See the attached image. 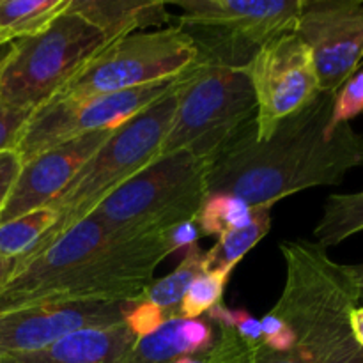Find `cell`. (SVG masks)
Here are the masks:
<instances>
[{
	"instance_id": "4fadbf2b",
	"label": "cell",
	"mask_w": 363,
	"mask_h": 363,
	"mask_svg": "<svg viewBox=\"0 0 363 363\" xmlns=\"http://www.w3.org/2000/svg\"><path fill=\"white\" fill-rule=\"evenodd\" d=\"M110 135L112 130L94 131L53 145L25 162L0 211V225L52 204Z\"/></svg>"
},
{
	"instance_id": "52a82bcc",
	"label": "cell",
	"mask_w": 363,
	"mask_h": 363,
	"mask_svg": "<svg viewBox=\"0 0 363 363\" xmlns=\"http://www.w3.org/2000/svg\"><path fill=\"white\" fill-rule=\"evenodd\" d=\"M303 0H174L176 27L194 41L199 60L245 67L262 46L296 32Z\"/></svg>"
},
{
	"instance_id": "cb8c5ba5",
	"label": "cell",
	"mask_w": 363,
	"mask_h": 363,
	"mask_svg": "<svg viewBox=\"0 0 363 363\" xmlns=\"http://www.w3.org/2000/svg\"><path fill=\"white\" fill-rule=\"evenodd\" d=\"M363 112V71L353 74L342 87L337 91L333 105L332 128L342 123H350Z\"/></svg>"
},
{
	"instance_id": "7a4b0ae2",
	"label": "cell",
	"mask_w": 363,
	"mask_h": 363,
	"mask_svg": "<svg viewBox=\"0 0 363 363\" xmlns=\"http://www.w3.org/2000/svg\"><path fill=\"white\" fill-rule=\"evenodd\" d=\"M280 252L286 284L272 314L289 326L294 346L289 353L264 347L259 363H363L350 323L360 294L346 266L311 241H286Z\"/></svg>"
},
{
	"instance_id": "5bb4252c",
	"label": "cell",
	"mask_w": 363,
	"mask_h": 363,
	"mask_svg": "<svg viewBox=\"0 0 363 363\" xmlns=\"http://www.w3.org/2000/svg\"><path fill=\"white\" fill-rule=\"evenodd\" d=\"M137 342L124 323L74 332L41 351L0 357V363H119Z\"/></svg>"
},
{
	"instance_id": "ac0fdd59",
	"label": "cell",
	"mask_w": 363,
	"mask_h": 363,
	"mask_svg": "<svg viewBox=\"0 0 363 363\" xmlns=\"http://www.w3.org/2000/svg\"><path fill=\"white\" fill-rule=\"evenodd\" d=\"M202 259H204V252L199 248V245L188 248L181 264L170 275L160 280H152L151 286L145 289L142 301H151L156 307L162 308L169 321L179 319V305L188 287L204 272Z\"/></svg>"
},
{
	"instance_id": "7402d4cb",
	"label": "cell",
	"mask_w": 363,
	"mask_h": 363,
	"mask_svg": "<svg viewBox=\"0 0 363 363\" xmlns=\"http://www.w3.org/2000/svg\"><path fill=\"white\" fill-rule=\"evenodd\" d=\"M230 273L202 272L194 280L179 305V319H199L222 303Z\"/></svg>"
},
{
	"instance_id": "d6986e66",
	"label": "cell",
	"mask_w": 363,
	"mask_h": 363,
	"mask_svg": "<svg viewBox=\"0 0 363 363\" xmlns=\"http://www.w3.org/2000/svg\"><path fill=\"white\" fill-rule=\"evenodd\" d=\"M57 215L50 206L0 225V255L20 259L34 248V245L55 225Z\"/></svg>"
},
{
	"instance_id": "2e32d148",
	"label": "cell",
	"mask_w": 363,
	"mask_h": 363,
	"mask_svg": "<svg viewBox=\"0 0 363 363\" xmlns=\"http://www.w3.org/2000/svg\"><path fill=\"white\" fill-rule=\"evenodd\" d=\"M273 206H254L252 220L245 227L222 234L213 248L204 252V272L230 273L234 266L269 233Z\"/></svg>"
},
{
	"instance_id": "484cf974",
	"label": "cell",
	"mask_w": 363,
	"mask_h": 363,
	"mask_svg": "<svg viewBox=\"0 0 363 363\" xmlns=\"http://www.w3.org/2000/svg\"><path fill=\"white\" fill-rule=\"evenodd\" d=\"M32 112L34 110L16 108L0 103V152L16 147L18 138Z\"/></svg>"
},
{
	"instance_id": "44dd1931",
	"label": "cell",
	"mask_w": 363,
	"mask_h": 363,
	"mask_svg": "<svg viewBox=\"0 0 363 363\" xmlns=\"http://www.w3.org/2000/svg\"><path fill=\"white\" fill-rule=\"evenodd\" d=\"M186 357L179 339V319L167 321L152 335L137 339L119 363H174Z\"/></svg>"
},
{
	"instance_id": "5b68a950",
	"label": "cell",
	"mask_w": 363,
	"mask_h": 363,
	"mask_svg": "<svg viewBox=\"0 0 363 363\" xmlns=\"http://www.w3.org/2000/svg\"><path fill=\"white\" fill-rule=\"evenodd\" d=\"M209 167L188 151L158 156L106 197L91 216L113 236L165 230L195 220L208 195Z\"/></svg>"
},
{
	"instance_id": "603a6c76",
	"label": "cell",
	"mask_w": 363,
	"mask_h": 363,
	"mask_svg": "<svg viewBox=\"0 0 363 363\" xmlns=\"http://www.w3.org/2000/svg\"><path fill=\"white\" fill-rule=\"evenodd\" d=\"M266 346L248 342L234 328H220V339L204 354L206 363H259Z\"/></svg>"
},
{
	"instance_id": "e0dca14e",
	"label": "cell",
	"mask_w": 363,
	"mask_h": 363,
	"mask_svg": "<svg viewBox=\"0 0 363 363\" xmlns=\"http://www.w3.org/2000/svg\"><path fill=\"white\" fill-rule=\"evenodd\" d=\"M69 0H0V46L45 30Z\"/></svg>"
},
{
	"instance_id": "ffe728a7",
	"label": "cell",
	"mask_w": 363,
	"mask_h": 363,
	"mask_svg": "<svg viewBox=\"0 0 363 363\" xmlns=\"http://www.w3.org/2000/svg\"><path fill=\"white\" fill-rule=\"evenodd\" d=\"M252 208L243 199L227 194H208L197 213L195 223L201 236H222L245 227L252 220Z\"/></svg>"
},
{
	"instance_id": "6da1fadb",
	"label": "cell",
	"mask_w": 363,
	"mask_h": 363,
	"mask_svg": "<svg viewBox=\"0 0 363 363\" xmlns=\"http://www.w3.org/2000/svg\"><path fill=\"white\" fill-rule=\"evenodd\" d=\"M337 92L321 91L262 140L255 126L223 152L208 174V194H227L254 206L308 188L337 186L363 167V133L350 123L332 128Z\"/></svg>"
},
{
	"instance_id": "8fae6325",
	"label": "cell",
	"mask_w": 363,
	"mask_h": 363,
	"mask_svg": "<svg viewBox=\"0 0 363 363\" xmlns=\"http://www.w3.org/2000/svg\"><path fill=\"white\" fill-rule=\"evenodd\" d=\"M296 34L311 50L321 91L337 92L363 60V2L303 0Z\"/></svg>"
},
{
	"instance_id": "30bf717a",
	"label": "cell",
	"mask_w": 363,
	"mask_h": 363,
	"mask_svg": "<svg viewBox=\"0 0 363 363\" xmlns=\"http://www.w3.org/2000/svg\"><path fill=\"white\" fill-rule=\"evenodd\" d=\"M243 69L257 103V140L268 137L277 124L303 110L321 92L311 50L296 32L262 46Z\"/></svg>"
},
{
	"instance_id": "9a60e30c",
	"label": "cell",
	"mask_w": 363,
	"mask_h": 363,
	"mask_svg": "<svg viewBox=\"0 0 363 363\" xmlns=\"http://www.w3.org/2000/svg\"><path fill=\"white\" fill-rule=\"evenodd\" d=\"M66 11L98 28L106 43L170 21L167 2L162 0H69Z\"/></svg>"
},
{
	"instance_id": "3957f363",
	"label": "cell",
	"mask_w": 363,
	"mask_h": 363,
	"mask_svg": "<svg viewBox=\"0 0 363 363\" xmlns=\"http://www.w3.org/2000/svg\"><path fill=\"white\" fill-rule=\"evenodd\" d=\"M183 82L184 73H181L165 96L112 131L66 190L50 204L57 215L55 225L20 259L38 255L55 243L71 227L91 216L106 197L158 158L167 131L176 116Z\"/></svg>"
},
{
	"instance_id": "f546056e",
	"label": "cell",
	"mask_w": 363,
	"mask_h": 363,
	"mask_svg": "<svg viewBox=\"0 0 363 363\" xmlns=\"http://www.w3.org/2000/svg\"><path fill=\"white\" fill-rule=\"evenodd\" d=\"M351 330H353V335L357 339V342L363 347V307H357L351 312Z\"/></svg>"
},
{
	"instance_id": "f1b7e54d",
	"label": "cell",
	"mask_w": 363,
	"mask_h": 363,
	"mask_svg": "<svg viewBox=\"0 0 363 363\" xmlns=\"http://www.w3.org/2000/svg\"><path fill=\"white\" fill-rule=\"evenodd\" d=\"M199 238H201V233H199V227L195 223V220H188V222H181L177 225L170 227L167 230V240H169L170 248L172 252H179L197 245Z\"/></svg>"
},
{
	"instance_id": "d6a6232c",
	"label": "cell",
	"mask_w": 363,
	"mask_h": 363,
	"mask_svg": "<svg viewBox=\"0 0 363 363\" xmlns=\"http://www.w3.org/2000/svg\"><path fill=\"white\" fill-rule=\"evenodd\" d=\"M174 363H206V360H204V354H202L201 358L199 357H181V358H177Z\"/></svg>"
},
{
	"instance_id": "9c48e42d",
	"label": "cell",
	"mask_w": 363,
	"mask_h": 363,
	"mask_svg": "<svg viewBox=\"0 0 363 363\" xmlns=\"http://www.w3.org/2000/svg\"><path fill=\"white\" fill-rule=\"evenodd\" d=\"M176 80L177 78L113 94L45 103L28 117L14 149L25 163L62 142L94 131L117 130L165 96Z\"/></svg>"
},
{
	"instance_id": "7c38bea8",
	"label": "cell",
	"mask_w": 363,
	"mask_h": 363,
	"mask_svg": "<svg viewBox=\"0 0 363 363\" xmlns=\"http://www.w3.org/2000/svg\"><path fill=\"white\" fill-rule=\"evenodd\" d=\"M131 303H50L0 314V357H20L52 346L85 328L124 323Z\"/></svg>"
},
{
	"instance_id": "ba28073f",
	"label": "cell",
	"mask_w": 363,
	"mask_h": 363,
	"mask_svg": "<svg viewBox=\"0 0 363 363\" xmlns=\"http://www.w3.org/2000/svg\"><path fill=\"white\" fill-rule=\"evenodd\" d=\"M197 59L194 41L177 27L137 32L103 46L50 101L113 94L174 80Z\"/></svg>"
},
{
	"instance_id": "4dcf8cb0",
	"label": "cell",
	"mask_w": 363,
	"mask_h": 363,
	"mask_svg": "<svg viewBox=\"0 0 363 363\" xmlns=\"http://www.w3.org/2000/svg\"><path fill=\"white\" fill-rule=\"evenodd\" d=\"M18 259H9L0 255V287L13 277L14 269H16Z\"/></svg>"
},
{
	"instance_id": "8992f818",
	"label": "cell",
	"mask_w": 363,
	"mask_h": 363,
	"mask_svg": "<svg viewBox=\"0 0 363 363\" xmlns=\"http://www.w3.org/2000/svg\"><path fill=\"white\" fill-rule=\"evenodd\" d=\"M106 45L98 28L64 11L45 30L11 43L0 59V103L39 108Z\"/></svg>"
},
{
	"instance_id": "4316f807",
	"label": "cell",
	"mask_w": 363,
	"mask_h": 363,
	"mask_svg": "<svg viewBox=\"0 0 363 363\" xmlns=\"http://www.w3.org/2000/svg\"><path fill=\"white\" fill-rule=\"evenodd\" d=\"M262 337H264V346L273 353H289L294 346V335L289 326L277 318L275 314H266L261 319Z\"/></svg>"
},
{
	"instance_id": "1f68e13d",
	"label": "cell",
	"mask_w": 363,
	"mask_h": 363,
	"mask_svg": "<svg viewBox=\"0 0 363 363\" xmlns=\"http://www.w3.org/2000/svg\"><path fill=\"white\" fill-rule=\"evenodd\" d=\"M346 269L347 273H350L351 279H353L354 286H357L358 294H360V303H363V262L362 264L346 266Z\"/></svg>"
},
{
	"instance_id": "277c9868",
	"label": "cell",
	"mask_w": 363,
	"mask_h": 363,
	"mask_svg": "<svg viewBox=\"0 0 363 363\" xmlns=\"http://www.w3.org/2000/svg\"><path fill=\"white\" fill-rule=\"evenodd\" d=\"M257 103L243 67L199 60L184 71L160 156L188 151L209 165L255 126Z\"/></svg>"
},
{
	"instance_id": "d4e9b609",
	"label": "cell",
	"mask_w": 363,
	"mask_h": 363,
	"mask_svg": "<svg viewBox=\"0 0 363 363\" xmlns=\"http://www.w3.org/2000/svg\"><path fill=\"white\" fill-rule=\"evenodd\" d=\"M167 314L160 307H156L151 301H135L128 308V314L124 318V325L130 328L137 339H144V337L152 335L158 332L165 323Z\"/></svg>"
},
{
	"instance_id": "83f0119b",
	"label": "cell",
	"mask_w": 363,
	"mask_h": 363,
	"mask_svg": "<svg viewBox=\"0 0 363 363\" xmlns=\"http://www.w3.org/2000/svg\"><path fill=\"white\" fill-rule=\"evenodd\" d=\"M21 167H23V162L16 149H7L0 152V211L20 176Z\"/></svg>"
}]
</instances>
